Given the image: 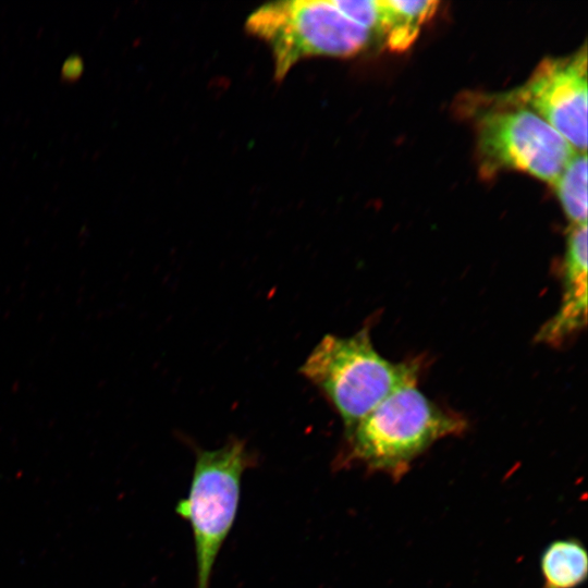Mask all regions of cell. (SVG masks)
<instances>
[{
    "label": "cell",
    "instance_id": "cell-2",
    "mask_svg": "<svg viewBox=\"0 0 588 588\" xmlns=\"http://www.w3.org/2000/svg\"><path fill=\"white\" fill-rule=\"evenodd\" d=\"M245 26L268 46L275 81L308 58L359 54L377 34L359 22L347 0L270 2L250 13Z\"/></svg>",
    "mask_w": 588,
    "mask_h": 588
},
{
    "label": "cell",
    "instance_id": "cell-11",
    "mask_svg": "<svg viewBox=\"0 0 588 588\" xmlns=\"http://www.w3.org/2000/svg\"><path fill=\"white\" fill-rule=\"evenodd\" d=\"M84 63L79 56H70L62 65L61 76L65 82H74L83 73Z\"/></svg>",
    "mask_w": 588,
    "mask_h": 588
},
{
    "label": "cell",
    "instance_id": "cell-4",
    "mask_svg": "<svg viewBox=\"0 0 588 588\" xmlns=\"http://www.w3.org/2000/svg\"><path fill=\"white\" fill-rule=\"evenodd\" d=\"M195 452L189 491L176 512L189 523L194 537L195 588H209L219 551L237 514L242 475L255 457L236 438L219 449Z\"/></svg>",
    "mask_w": 588,
    "mask_h": 588
},
{
    "label": "cell",
    "instance_id": "cell-6",
    "mask_svg": "<svg viewBox=\"0 0 588 588\" xmlns=\"http://www.w3.org/2000/svg\"><path fill=\"white\" fill-rule=\"evenodd\" d=\"M548 122L577 151L587 149V48L547 58L519 87L500 97Z\"/></svg>",
    "mask_w": 588,
    "mask_h": 588
},
{
    "label": "cell",
    "instance_id": "cell-9",
    "mask_svg": "<svg viewBox=\"0 0 588 588\" xmlns=\"http://www.w3.org/2000/svg\"><path fill=\"white\" fill-rule=\"evenodd\" d=\"M541 588H578L588 578V551L577 538L551 541L539 560Z\"/></svg>",
    "mask_w": 588,
    "mask_h": 588
},
{
    "label": "cell",
    "instance_id": "cell-5",
    "mask_svg": "<svg viewBox=\"0 0 588 588\" xmlns=\"http://www.w3.org/2000/svg\"><path fill=\"white\" fill-rule=\"evenodd\" d=\"M481 174L517 170L553 184L577 150L534 111L514 105L482 113L476 126Z\"/></svg>",
    "mask_w": 588,
    "mask_h": 588
},
{
    "label": "cell",
    "instance_id": "cell-8",
    "mask_svg": "<svg viewBox=\"0 0 588 588\" xmlns=\"http://www.w3.org/2000/svg\"><path fill=\"white\" fill-rule=\"evenodd\" d=\"M439 4L436 0H380V34L389 50L401 52L408 49Z\"/></svg>",
    "mask_w": 588,
    "mask_h": 588
},
{
    "label": "cell",
    "instance_id": "cell-3",
    "mask_svg": "<svg viewBox=\"0 0 588 588\" xmlns=\"http://www.w3.org/2000/svg\"><path fill=\"white\" fill-rule=\"evenodd\" d=\"M299 372L330 402L346 433L393 391L416 383L419 366L385 359L376 351L365 327L345 338L326 334Z\"/></svg>",
    "mask_w": 588,
    "mask_h": 588
},
{
    "label": "cell",
    "instance_id": "cell-10",
    "mask_svg": "<svg viewBox=\"0 0 588 588\" xmlns=\"http://www.w3.org/2000/svg\"><path fill=\"white\" fill-rule=\"evenodd\" d=\"M552 185L571 225L587 224V154L576 151Z\"/></svg>",
    "mask_w": 588,
    "mask_h": 588
},
{
    "label": "cell",
    "instance_id": "cell-1",
    "mask_svg": "<svg viewBox=\"0 0 588 588\" xmlns=\"http://www.w3.org/2000/svg\"><path fill=\"white\" fill-rule=\"evenodd\" d=\"M466 420L428 399L417 382L393 391L353 429L335 458L338 468L362 465L401 480L413 462L437 441L456 437Z\"/></svg>",
    "mask_w": 588,
    "mask_h": 588
},
{
    "label": "cell",
    "instance_id": "cell-7",
    "mask_svg": "<svg viewBox=\"0 0 588 588\" xmlns=\"http://www.w3.org/2000/svg\"><path fill=\"white\" fill-rule=\"evenodd\" d=\"M562 278L560 307L536 335L538 342L549 345H561L587 323V224L569 229Z\"/></svg>",
    "mask_w": 588,
    "mask_h": 588
}]
</instances>
